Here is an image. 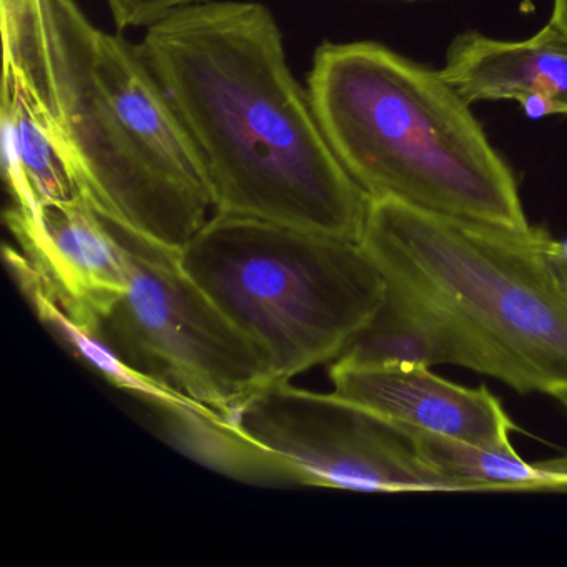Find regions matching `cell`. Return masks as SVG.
I'll return each mask as SVG.
<instances>
[{
    "label": "cell",
    "instance_id": "6da1fadb",
    "mask_svg": "<svg viewBox=\"0 0 567 567\" xmlns=\"http://www.w3.org/2000/svg\"><path fill=\"white\" fill-rule=\"evenodd\" d=\"M138 49L197 147L215 214L360 241L370 197L324 138L267 6H185Z\"/></svg>",
    "mask_w": 567,
    "mask_h": 567
},
{
    "label": "cell",
    "instance_id": "7a4b0ae2",
    "mask_svg": "<svg viewBox=\"0 0 567 567\" xmlns=\"http://www.w3.org/2000/svg\"><path fill=\"white\" fill-rule=\"evenodd\" d=\"M18 65L74 145L89 194L138 234L182 250L214 210L200 155L138 45L78 0H0Z\"/></svg>",
    "mask_w": 567,
    "mask_h": 567
},
{
    "label": "cell",
    "instance_id": "3957f363",
    "mask_svg": "<svg viewBox=\"0 0 567 567\" xmlns=\"http://www.w3.org/2000/svg\"><path fill=\"white\" fill-rule=\"evenodd\" d=\"M307 91L331 151L368 197L529 227L513 172L440 71L377 42H324Z\"/></svg>",
    "mask_w": 567,
    "mask_h": 567
},
{
    "label": "cell",
    "instance_id": "277c9868",
    "mask_svg": "<svg viewBox=\"0 0 567 567\" xmlns=\"http://www.w3.org/2000/svg\"><path fill=\"white\" fill-rule=\"evenodd\" d=\"M360 244L388 284L473 351L477 373L517 393L567 394V245L370 198Z\"/></svg>",
    "mask_w": 567,
    "mask_h": 567
},
{
    "label": "cell",
    "instance_id": "5b68a950",
    "mask_svg": "<svg viewBox=\"0 0 567 567\" xmlns=\"http://www.w3.org/2000/svg\"><path fill=\"white\" fill-rule=\"evenodd\" d=\"M195 284L264 353L271 383L334 361L388 284L357 240L215 214L182 248Z\"/></svg>",
    "mask_w": 567,
    "mask_h": 567
},
{
    "label": "cell",
    "instance_id": "8992f818",
    "mask_svg": "<svg viewBox=\"0 0 567 567\" xmlns=\"http://www.w3.org/2000/svg\"><path fill=\"white\" fill-rule=\"evenodd\" d=\"M131 257L124 297L97 333L134 370L228 421L271 383L264 353L195 284L182 250L118 220Z\"/></svg>",
    "mask_w": 567,
    "mask_h": 567
},
{
    "label": "cell",
    "instance_id": "52a82bcc",
    "mask_svg": "<svg viewBox=\"0 0 567 567\" xmlns=\"http://www.w3.org/2000/svg\"><path fill=\"white\" fill-rule=\"evenodd\" d=\"M230 423L277 454L295 486L364 493L466 491L424 463L410 430L334 391L270 383Z\"/></svg>",
    "mask_w": 567,
    "mask_h": 567
},
{
    "label": "cell",
    "instance_id": "ba28073f",
    "mask_svg": "<svg viewBox=\"0 0 567 567\" xmlns=\"http://www.w3.org/2000/svg\"><path fill=\"white\" fill-rule=\"evenodd\" d=\"M4 220L42 288L72 320L97 330L131 281L117 218L84 194L31 210L11 205Z\"/></svg>",
    "mask_w": 567,
    "mask_h": 567
},
{
    "label": "cell",
    "instance_id": "9c48e42d",
    "mask_svg": "<svg viewBox=\"0 0 567 567\" xmlns=\"http://www.w3.org/2000/svg\"><path fill=\"white\" fill-rule=\"evenodd\" d=\"M330 378L334 393L400 426L477 446H513L516 426L486 386H460L423 364L333 361Z\"/></svg>",
    "mask_w": 567,
    "mask_h": 567
},
{
    "label": "cell",
    "instance_id": "30bf717a",
    "mask_svg": "<svg viewBox=\"0 0 567 567\" xmlns=\"http://www.w3.org/2000/svg\"><path fill=\"white\" fill-rule=\"evenodd\" d=\"M440 74L470 105L511 99L530 118L567 115V38L553 22L526 41L461 34Z\"/></svg>",
    "mask_w": 567,
    "mask_h": 567
},
{
    "label": "cell",
    "instance_id": "8fae6325",
    "mask_svg": "<svg viewBox=\"0 0 567 567\" xmlns=\"http://www.w3.org/2000/svg\"><path fill=\"white\" fill-rule=\"evenodd\" d=\"M0 122L11 205L31 210L89 194L84 167L64 128L28 75L6 61Z\"/></svg>",
    "mask_w": 567,
    "mask_h": 567
},
{
    "label": "cell",
    "instance_id": "7c38bea8",
    "mask_svg": "<svg viewBox=\"0 0 567 567\" xmlns=\"http://www.w3.org/2000/svg\"><path fill=\"white\" fill-rule=\"evenodd\" d=\"M334 361L361 367L457 364L477 371L476 358L466 341L433 311L390 284L373 320Z\"/></svg>",
    "mask_w": 567,
    "mask_h": 567
},
{
    "label": "cell",
    "instance_id": "4fadbf2b",
    "mask_svg": "<svg viewBox=\"0 0 567 567\" xmlns=\"http://www.w3.org/2000/svg\"><path fill=\"white\" fill-rule=\"evenodd\" d=\"M6 260H8L12 274L16 275L22 293L25 295L44 327L55 334V338L61 340V343L65 344V348H69V351H72L75 357L81 358L92 370L102 374L109 383L114 384L118 390L141 398L145 403L157 408L158 411L185 410V408L210 410V408L195 403L184 394L157 383L152 378L145 377L141 371L134 370L97 333L72 320L59 307L58 301L42 288L41 281L38 280L31 265L21 251L6 247Z\"/></svg>",
    "mask_w": 567,
    "mask_h": 567
},
{
    "label": "cell",
    "instance_id": "5bb4252c",
    "mask_svg": "<svg viewBox=\"0 0 567 567\" xmlns=\"http://www.w3.org/2000/svg\"><path fill=\"white\" fill-rule=\"evenodd\" d=\"M165 436L192 460L217 473L260 484H291L293 476L280 457L241 433L214 410L161 411Z\"/></svg>",
    "mask_w": 567,
    "mask_h": 567
},
{
    "label": "cell",
    "instance_id": "9a60e30c",
    "mask_svg": "<svg viewBox=\"0 0 567 567\" xmlns=\"http://www.w3.org/2000/svg\"><path fill=\"white\" fill-rule=\"evenodd\" d=\"M406 430L413 434L424 463L466 491L553 489V480L543 464L527 463L513 446H477Z\"/></svg>",
    "mask_w": 567,
    "mask_h": 567
},
{
    "label": "cell",
    "instance_id": "2e32d148",
    "mask_svg": "<svg viewBox=\"0 0 567 567\" xmlns=\"http://www.w3.org/2000/svg\"><path fill=\"white\" fill-rule=\"evenodd\" d=\"M118 31L155 24L171 12L202 0H105Z\"/></svg>",
    "mask_w": 567,
    "mask_h": 567
},
{
    "label": "cell",
    "instance_id": "e0dca14e",
    "mask_svg": "<svg viewBox=\"0 0 567 567\" xmlns=\"http://www.w3.org/2000/svg\"><path fill=\"white\" fill-rule=\"evenodd\" d=\"M560 403L567 408V394L559 398ZM543 464L544 470L553 480V489H567V457L563 460L546 461Z\"/></svg>",
    "mask_w": 567,
    "mask_h": 567
},
{
    "label": "cell",
    "instance_id": "ac0fdd59",
    "mask_svg": "<svg viewBox=\"0 0 567 567\" xmlns=\"http://www.w3.org/2000/svg\"><path fill=\"white\" fill-rule=\"evenodd\" d=\"M550 22L563 31L567 38V0H554L553 18Z\"/></svg>",
    "mask_w": 567,
    "mask_h": 567
},
{
    "label": "cell",
    "instance_id": "d6986e66",
    "mask_svg": "<svg viewBox=\"0 0 567 567\" xmlns=\"http://www.w3.org/2000/svg\"><path fill=\"white\" fill-rule=\"evenodd\" d=\"M404 2H416V0H404Z\"/></svg>",
    "mask_w": 567,
    "mask_h": 567
}]
</instances>
